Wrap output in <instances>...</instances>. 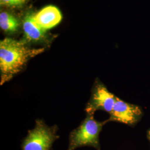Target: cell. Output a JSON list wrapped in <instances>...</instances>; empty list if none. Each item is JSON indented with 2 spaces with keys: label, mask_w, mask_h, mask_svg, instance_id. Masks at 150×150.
<instances>
[{
  "label": "cell",
  "mask_w": 150,
  "mask_h": 150,
  "mask_svg": "<svg viewBox=\"0 0 150 150\" xmlns=\"http://www.w3.org/2000/svg\"><path fill=\"white\" fill-rule=\"evenodd\" d=\"M45 48H30L23 40L5 38L0 42L1 85L25 69L28 61L42 54Z\"/></svg>",
  "instance_id": "obj_1"
},
{
  "label": "cell",
  "mask_w": 150,
  "mask_h": 150,
  "mask_svg": "<svg viewBox=\"0 0 150 150\" xmlns=\"http://www.w3.org/2000/svg\"><path fill=\"white\" fill-rule=\"evenodd\" d=\"M92 114H87L80 126L70 132L67 150H75L84 146H90L101 150L99 136L106 121L99 122Z\"/></svg>",
  "instance_id": "obj_2"
},
{
  "label": "cell",
  "mask_w": 150,
  "mask_h": 150,
  "mask_svg": "<svg viewBox=\"0 0 150 150\" xmlns=\"http://www.w3.org/2000/svg\"><path fill=\"white\" fill-rule=\"evenodd\" d=\"M57 125L49 126L42 120L36 121L34 129L28 131L22 142V150H52L54 142L59 138Z\"/></svg>",
  "instance_id": "obj_3"
},
{
  "label": "cell",
  "mask_w": 150,
  "mask_h": 150,
  "mask_svg": "<svg viewBox=\"0 0 150 150\" xmlns=\"http://www.w3.org/2000/svg\"><path fill=\"white\" fill-rule=\"evenodd\" d=\"M117 97L108 89L98 79L95 81L91 90L90 99L85 108L87 114H92L98 110H102L109 114L112 110Z\"/></svg>",
  "instance_id": "obj_4"
},
{
  "label": "cell",
  "mask_w": 150,
  "mask_h": 150,
  "mask_svg": "<svg viewBox=\"0 0 150 150\" xmlns=\"http://www.w3.org/2000/svg\"><path fill=\"white\" fill-rule=\"evenodd\" d=\"M143 111L141 107L129 103L116 97L112 110L106 122L115 121L132 126L137 123L142 116Z\"/></svg>",
  "instance_id": "obj_5"
},
{
  "label": "cell",
  "mask_w": 150,
  "mask_h": 150,
  "mask_svg": "<svg viewBox=\"0 0 150 150\" xmlns=\"http://www.w3.org/2000/svg\"><path fill=\"white\" fill-rule=\"evenodd\" d=\"M35 13L28 12L23 20V30L25 38L23 41L28 43H46L49 41L46 35V31L40 27L34 18Z\"/></svg>",
  "instance_id": "obj_6"
},
{
  "label": "cell",
  "mask_w": 150,
  "mask_h": 150,
  "mask_svg": "<svg viewBox=\"0 0 150 150\" xmlns=\"http://www.w3.org/2000/svg\"><path fill=\"white\" fill-rule=\"evenodd\" d=\"M35 20L43 30L50 29L57 25L62 16L59 9L54 6H47L35 13Z\"/></svg>",
  "instance_id": "obj_7"
},
{
  "label": "cell",
  "mask_w": 150,
  "mask_h": 150,
  "mask_svg": "<svg viewBox=\"0 0 150 150\" xmlns=\"http://www.w3.org/2000/svg\"><path fill=\"white\" fill-rule=\"evenodd\" d=\"M0 27L7 33L16 31L19 27V21L17 18L7 12H1L0 13Z\"/></svg>",
  "instance_id": "obj_8"
},
{
  "label": "cell",
  "mask_w": 150,
  "mask_h": 150,
  "mask_svg": "<svg viewBox=\"0 0 150 150\" xmlns=\"http://www.w3.org/2000/svg\"><path fill=\"white\" fill-rule=\"evenodd\" d=\"M29 0H0L1 6L9 7H20L26 4Z\"/></svg>",
  "instance_id": "obj_9"
},
{
  "label": "cell",
  "mask_w": 150,
  "mask_h": 150,
  "mask_svg": "<svg viewBox=\"0 0 150 150\" xmlns=\"http://www.w3.org/2000/svg\"><path fill=\"white\" fill-rule=\"evenodd\" d=\"M147 137H148V139H149V141H150V129L149 131V132L147 133Z\"/></svg>",
  "instance_id": "obj_10"
}]
</instances>
